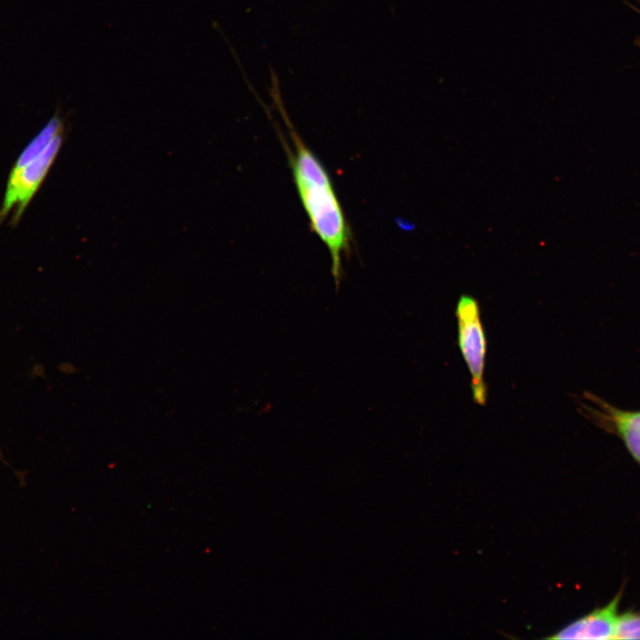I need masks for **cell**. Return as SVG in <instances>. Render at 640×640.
Returning <instances> with one entry per match:
<instances>
[{
    "mask_svg": "<svg viewBox=\"0 0 640 640\" xmlns=\"http://www.w3.org/2000/svg\"><path fill=\"white\" fill-rule=\"evenodd\" d=\"M281 113L294 148L290 149L283 139L297 192L313 232L329 252L331 272L338 289L342 259L351 246V230L326 169L298 135L285 112L282 109Z\"/></svg>",
    "mask_w": 640,
    "mask_h": 640,
    "instance_id": "6da1fadb",
    "label": "cell"
},
{
    "mask_svg": "<svg viewBox=\"0 0 640 640\" xmlns=\"http://www.w3.org/2000/svg\"><path fill=\"white\" fill-rule=\"evenodd\" d=\"M458 345L471 378L474 401L484 405L487 388L484 381L487 340L481 320L478 301L472 296L462 294L457 301Z\"/></svg>",
    "mask_w": 640,
    "mask_h": 640,
    "instance_id": "7a4b0ae2",
    "label": "cell"
},
{
    "mask_svg": "<svg viewBox=\"0 0 640 640\" xmlns=\"http://www.w3.org/2000/svg\"><path fill=\"white\" fill-rule=\"evenodd\" d=\"M63 132L59 133L47 148L28 164L16 172H10L0 209V225L13 209L12 226H16L24 211L44 182L62 144Z\"/></svg>",
    "mask_w": 640,
    "mask_h": 640,
    "instance_id": "3957f363",
    "label": "cell"
},
{
    "mask_svg": "<svg viewBox=\"0 0 640 640\" xmlns=\"http://www.w3.org/2000/svg\"><path fill=\"white\" fill-rule=\"evenodd\" d=\"M584 396L593 404H582L584 414L598 428L618 436L640 466V411L618 408L592 393Z\"/></svg>",
    "mask_w": 640,
    "mask_h": 640,
    "instance_id": "277c9868",
    "label": "cell"
},
{
    "mask_svg": "<svg viewBox=\"0 0 640 640\" xmlns=\"http://www.w3.org/2000/svg\"><path fill=\"white\" fill-rule=\"evenodd\" d=\"M622 591L604 606L596 608L588 614L578 618L556 631L548 639H614L619 620V606Z\"/></svg>",
    "mask_w": 640,
    "mask_h": 640,
    "instance_id": "5b68a950",
    "label": "cell"
},
{
    "mask_svg": "<svg viewBox=\"0 0 640 640\" xmlns=\"http://www.w3.org/2000/svg\"><path fill=\"white\" fill-rule=\"evenodd\" d=\"M614 639L640 640V612L620 614Z\"/></svg>",
    "mask_w": 640,
    "mask_h": 640,
    "instance_id": "8992f818",
    "label": "cell"
},
{
    "mask_svg": "<svg viewBox=\"0 0 640 640\" xmlns=\"http://www.w3.org/2000/svg\"><path fill=\"white\" fill-rule=\"evenodd\" d=\"M640 12V11H638Z\"/></svg>",
    "mask_w": 640,
    "mask_h": 640,
    "instance_id": "52a82bcc",
    "label": "cell"
}]
</instances>
